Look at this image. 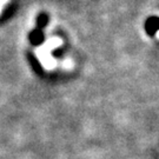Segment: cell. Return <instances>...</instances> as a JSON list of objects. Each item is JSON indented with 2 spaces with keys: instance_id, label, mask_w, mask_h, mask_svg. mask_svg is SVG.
<instances>
[{
  "instance_id": "obj_1",
  "label": "cell",
  "mask_w": 159,
  "mask_h": 159,
  "mask_svg": "<svg viewBox=\"0 0 159 159\" xmlns=\"http://www.w3.org/2000/svg\"><path fill=\"white\" fill-rule=\"evenodd\" d=\"M158 27H159V18L157 16L150 17L146 20V23H145V31L151 37H153L154 34L157 33Z\"/></svg>"
},
{
  "instance_id": "obj_2",
  "label": "cell",
  "mask_w": 159,
  "mask_h": 159,
  "mask_svg": "<svg viewBox=\"0 0 159 159\" xmlns=\"http://www.w3.org/2000/svg\"><path fill=\"white\" fill-rule=\"evenodd\" d=\"M30 41H31L32 45H34V46L40 45V44L44 41L43 31L38 29V30H34L33 32H31V34H30Z\"/></svg>"
},
{
  "instance_id": "obj_3",
  "label": "cell",
  "mask_w": 159,
  "mask_h": 159,
  "mask_svg": "<svg viewBox=\"0 0 159 159\" xmlns=\"http://www.w3.org/2000/svg\"><path fill=\"white\" fill-rule=\"evenodd\" d=\"M47 21H48V18L46 14H40L38 19H37V24H38V29L41 30L43 27H45L47 25Z\"/></svg>"
}]
</instances>
